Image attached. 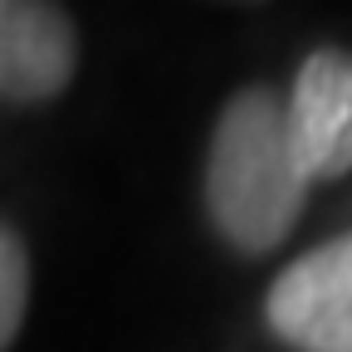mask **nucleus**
Segmentation results:
<instances>
[{"label": "nucleus", "mask_w": 352, "mask_h": 352, "mask_svg": "<svg viewBox=\"0 0 352 352\" xmlns=\"http://www.w3.org/2000/svg\"><path fill=\"white\" fill-rule=\"evenodd\" d=\"M308 176L289 142L284 98L240 88L220 108L206 152V210L215 235L240 254H270L298 226Z\"/></svg>", "instance_id": "nucleus-1"}, {"label": "nucleus", "mask_w": 352, "mask_h": 352, "mask_svg": "<svg viewBox=\"0 0 352 352\" xmlns=\"http://www.w3.org/2000/svg\"><path fill=\"white\" fill-rule=\"evenodd\" d=\"M264 318L294 352H352V230L284 264Z\"/></svg>", "instance_id": "nucleus-2"}, {"label": "nucleus", "mask_w": 352, "mask_h": 352, "mask_svg": "<svg viewBox=\"0 0 352 352\" xmlns=\"http://www.w3.org/2000/svg\"><path fill=\"white\" fill-rule=\"evenodd\" d=\"M289 142L298 166L314 182H338L352 171V54L347 50H314L284 98Z\"/></svg>", "instance_id": "nucleus-3"}, {"label": "nucleus", "mask_w": 352, "mask_h": 352, "mask_svg": "<svg viewBox=\"0 0 352 352\" xmlns=\"http://www.w3.org/2000/svg\"><path fill=\"white\" fill-rule=\"evenodd\" d=\"M78 69V34L59 6L0 0V103H50Z\"/></svg>", "instance_id": "nucleus-4"}, {"label": "nucleus", "mask_w": 352, "mask_h": 352, "mask_svg": "<svg viewBox=\"0 0 352 352\" xmlns=\"http://www.w3.org/2000/svg\"><path fill=\"white\" fill-rule=\"evenodd\" d=\"M25 303H30V254L25 240L0 220V352H6L25 323Z\"/></svg>", "instance_id": "nucleus-5"}]
</instances>
